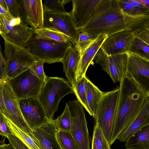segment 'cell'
<instances>
[{
    "label": "cell",
    "instance_id": "obj_1",
    "mask_svg": "<svg viewBox=\"0 0 149 149\" xmlns=\"http://www.w3.org/2000/svg\"><path fill=\"white\" fill-rule=\"evenodd\" d=\"M120 83L111 146L135 119L148 97L134 80L125 74Z\"/></svg>",
    "mask_w": 149,
    "mask_h": 149
},
{
    "label": "cell",
    "instance_id": "obj_2",
    "mask_svg": "<svg viewBox=\"0 0 149 149\" xmlns=\"http://www.w3.org/2000/svg\"><path fill=\"white\" fill-rule=\"evenodd\" d=\"M129 16L121 11L118 0H101L84 28L80 30L92 39L128 30Z\"/></svg>",
    "mask_w": 149,
    "mask_h": 149
},
{
    "label": "cell",
    "instance_id": "obj_3",
    "mask_svg": "<svg viewBox=\"0 0 149 149\" xmlns=\"http://www.w3.org/2000/svg\"><path fill=\"white\" fill-rule=\"evenodd\" d=\"M70 93L75 94L74 89L68 81L62 78L47 77L38 98L48 118L53 119L61 100Z\"/></svg>",
    "mask_w": 149,
    "mask_h": 149
},
{
    "label": "cell",
    "instance_id": "obj_4",
    "mask_svg": "<svg viewBox=\"0 0 149 149\" xmlns=\"http://www.w3.org/2000/svg\"><path fill=\"white\" fill-rule=\"evenodd\" d=\"M72 45L69 41L59 42L39 38L34 33L24 47L35 56L38 61L52 64L61 62Z\"/></svg>",
    "mask_w": 149,
    "mask_h": 149
},
{
    "label": "cell",
    "instance_id": "obj_5",
    "mask_svg": "<svg viewBox=\"0 0 149 149\" xmlns=\"http://www.w3.org/2000/svg\"><path fill=\"white\" fill-rule=\"evenodd\" d=\"M7 79L9 80L30 68L38 61L27 49L4 39Z\"/></svg>",
    "mask_w": 149,
    "mask_h": 149
},
{
    "label": "cell",
    "instance_id": "obj_6",
    "mask_svg": "<svg viewBox=\"0 0 149 149\" xmlns=\"http://www.w3.org/2000/svg\"><path fill=\"white\" fill-rule=\"evenodd\" d=\"M119 91V86H117L104 92L94 118L95 124L102 130L110 146Z\"/></svg>",
    "mask_w": 149,
    "mask_h": 149
},
{
    "label": "cell",
    "instance_id": "obj_7",
    "mask_svg": "<svg viewBox=\"0 0 149 149\" xmlns=\"http://www.w3.org/2000/svg\"><path fill=\"white\" fill-rule=\"evenodd\" d=\"M0 90L6 109V112L3 114L17 127L38 142L23 117L19 106V99L14 93L7 79L0 81Z\"/></svg>",
    "mask_w": 149,
    "mask_h": 149
},
{
    "label": "cell",
    "instance_id": "obj_8",
    "mask_svg": "<svg viewBox=\"0 0 149 149\" xmlns=\"http://www.w3.org/2000/svg\"><path fill=\"white\" fill-rule=\"evenodd\" d=\"M68 103L71 115L70 132L78 149H91L90 136L83 106L75 100H70Z\"/></svg>",
    "mask_w": 149,
    "mask_h": 149
},
{
    "label": "cell",
    "instance_id": "obj_9",
    "mask_svg": "<svg viewBox=\"0 0 149 149\" xmlns=\"http://www.w3.org/2000/svg\"><path fill=\"white\" fill-rule=\"evenodd\" d=\"M8 81L19 99L38 98L45 83L39 79L31 68Z\"/></svg>",
    "mask_w": 149,
    "mask_h": 149
},
{
    "label": "cell",
    "instance_id": "obj_10",
    "mask_svg": "<svg viewBox=\"0 0 149 149\" xmlns=\"http://www.w3.org/2000/svg\"><path fill=\"white\" fill-rule=\"evenodd\" d=\"M21 17L9 19L0 16V33L3 39L24 47L34 34V29Z\"/></svg>",
    "mask_w": 149,
    "mask_h": 149
},
{
    "label": "cell",
    "instance_id": "obj_11",
    "mask_svg": "<svg viewBox=\"0 0 149 149\" xmlns=\"http://www.w3.org/2000/svg\"><path fill=\"white\" fill-rule=\"evenodd\" d=\"M43 27L53 29L62 33L74 46L77 44L80 32L77 27L70 12L44 13Z\"/></svg>",
    "mask_w": 149,
    "mask_h": 149
},
{
    "label": "cell",
    "instance_id": "obj_12",
    "mask_svg": "<svg viewBox=\"0 0 149 149\" xmlns=\"http://www.w3.org/2000/svg\"><path fill=\"white\" fill-rule=\"evenodd\" d=\"M109 75L113 82L120 81L126 74L128 60L127 53L107 55L101 48L93 59Z\"/></svg>",
    "mask_w": 149,
    "mask_h": 149
},
{
    "label": "cell",
    "instance_id": "obj_13",
    "mask_svg": "<svg viewBox=\"0 0 149 149\" xmlns=\"http://www.w3.org/2000/svg\"><path fill=\"white\" fill-rule=\"evenodd\" d=\"M125 74L133 79L139 87L149 96V59L130 52Z\"/></svg>",
    "mask_w": 149,
    "mask_h": 149
},
{
    "label": "cell",
    "instance_id": "obj_14",
    "mask_svg": "<svg viewBox=\"0 0 149 149\" xmlns=\"http://www.w3.org/2000/svg\"><path fill=\"white\" fill-rule=\"evenodd\" d=\"M19 104L24 119L32 130L41 127L48 119L38 98L19 99Z\"/></svg>",
    "mask_w": 149,
    "mask_h": 149
},
{
    "label": "cell",
    "instance_id": "obj_15",
    "mask_svg": "<svg viewBox=\"0 0 149 149\" xmlns=\"http://www.w3.org/2000/svg\"><path fill=\"white\" fill-rule=\"evenodd\" d=\"M22 19L34 30L44 27L43 3L41 0H18Z\"/></svg>",
    "mask_w": 149,
    "mask_h": 149
},
{
    "label": "cell",
    "instance_id": "obj_16",
    "mask_svg": "<svg viewBox=\"0 0 149 149\" xmlns=\"http://www.w3.org/2000/svg\"><path fill=\"white\" fill-rule=\"evenodd\" d=\"M135 35L129 30L117 32L108 37L100 48L108 56L127 53Z\"/></svg>",
    "mask_w": 149,
    "mask_h": 149
},
{
    "label": "cell",
    "instance_id": "obj_17",
    "mask_svg": "<svg viewBox=\"0 0 149 149\" xmlns=\"http://www.w3.org/2000/svg\"><path fill=\"white\" fill-rule=\"evenodd\" d=\"M101 0H72V9L70 12L78 29L80 30L84 27Z\"/></svg>",
    "mask_w": 149,
    "mask_h": 149
},
{
    "label": "cell",
    "instance_id": "obj_18",
    "mask_svg": "<svg viewBox=\"0 0 149 149\" xmlns=\"http://www.w3.org/2000/svg\"><path fill=\"white\" fill-rule=\"evenodd\" d=\"M57 130L55 120L48 118L41 127L32 132L43 149H62L56 138Z\"/></svg>",
    "mask_w": 149,
    "mask_h": 149
},
{
    "label": "cell",
    "instance_id": "obj_19",
    "mask_svg": "<svg viewBox=\"0 0 149 149\" xmlns=\"http://www.w3.org/2000/svg\"><path fill=\"white\" fill-rule=\"evenodd\" d=\"M149 124V99L147 97L136 118L116 139L121 142H126L137 131Z\"/></svg>",
    "mask_w": 149,
    "mask_h": 149
},
{
    "label": "cell",
    "instance_id": "obj_20",
    "mask_svg": "<svg viewBox=\"0 0 149 149\" xmlns=\"http://www.w3.org/2000/svg\"><path fill=\"white\" fill-rule=\"evenodd\" d=\"M80 58L79 51L72 45L69 48L65 58L61 62L63 66V71L74 91L76 86V75Z\"/></svg>",
    "mask_w": 149,
    "mask_h": 149
},
{
    "label": "cell",
    "instance_id": "obj_21",
    "mask_svg": "<svg viewBox=\"0 0 149 149\" xmlns=\"http://www.w3.org/2000/svg\"><path fill=\"white\" fill-rule=\"evenodd\" d=\"M108 37L107 36L104 35L98 37L81 55L76 75L77 81L86 76L88 66Z\"/></svg>",
    "mask_w": 149,
    "mask_h": 149
},
{
    "label": "cell",
    "instance_id": "obj_22",
    "mask_svg": "<svg viewBox=\"0 0 149 149\" xmlns=\"http://www.w3.org/2000/svg\"><path fill=\"white\" fill-rule=\"evenodd\" d=\"M125 146L127 149H149V124L137 131Z\"/></svg>",
    "mask_w": 149,
    "mask_h": 149
},
{
    "label": "cell",
    "instance_id": "obj_23",
    "mask_svg": "<svg viewBox=\"0 0 149 149\" xmlns=\"http://www.w3.org/2000/svg\"><path fill=\"white\" fill-rule=\"evenodd\" d=\"M86 79L87 102L94 118L104 92L101 91L86 77Z\"/></svg>",
    "mask_w": 149,
    "mask_h": 149
},
{
    "label": "cell",
    "instance_id": "obj_24",
    "mask_svg": "<svg viewBox=\"0 0 149 149\" xmlns=\"http://www.w3.org/2000/svg\"><path fill=\"white\" fill-rule=\"evenodd\" d=\"M120 8L125 15L137 17L149 15V10L136 0H118Z\"/></svg>",
    "mask_w": 149,
    "mask_h": 149
},
{
    "label": "cell",
    "instance_id": "obj_25",
    "mask_svg": "<svg viewBox=\"0 0 149 149\" xmlns=\"http://www.w3.org/2000/svg\"><path fill=\"white\" fill-rule=\"evenodd\" d=\"M7 119L8 127L12 134L19 138L30 149H43L38 141L22 131L7 118Z\"/></svg>",
    "mask_w": 149,
    "mask_h": 149
},
{
    "label": "cell",
    "instance_id": "obj_26",
    "mask_svg": "<svg viewBox=\"0 0 149 149\" xmlns=\"http://www.w3.org/2000/svg\"><path fill=\"white\" fill-rule=\"evenodd\" d=\"M34 33L37 37L59 42H66L69 39L62 33L52 29L45 27L34 30Z\"/></svg>",
    "mask_w": 149,
    "mask_h": 149
},
{
    "label": "cell",
    "instance_id": "obj_27",
    "mask_svg": "<svg viewBox=\"0 0 149 149\" xmlns=\"http://www.w3.org/2000/svg\"><path fill=\"white\" fill-rule=\"evenodd\" d=\"M128 52L149 59V45L135 35Z\"/></svg>",
    "mask_w": 149,
    "mask_h": 149
},
{
    "label": "cell",
    "instance_id": "obj_28",
    "mask_svg": "<svg viewBox=\"0 0 149 149\" xmlns=\"http://www.w3.org/2000/svg\"><path fill=\"white\" fill-rule=\"evenodd\" d=\"M86 77H83L77 82L75 95L77 100L82 105L89 114L92 116L91 111L88 107L86 98Z\"/></svg>",
    "mask_w": 149,
    "mask_h": 149
},
{
    "label": "cell",
    "instance_id": "obj_29",
    "mask_svg": "<svg viewBox=\"0 0 149 149\" xmlns=\"http://www.w3.org/2000/svg\"><path fill=\"white\" fill-rule=\"evenodd\" d=\"M91 149H111V146L102 130L95 124L93 131Z\"/></svg>",
    "mask_w": 149,
    "mask_h": 149
},
{
    "label": "cell",
    "instance_id": "obj_30",
    "mask_svg": "<svg viewBox=\"0 0 149 149\" xmlns=\"http://www.w3.org/2000/svg\"><path fill=\"white\" fill-rule=\"evenodd\" d=\"M56 136L62 149H78L70 132L58 130L56 133Z\"/></svg>",
    "mask_w": 149,
    "mask_h": 149
},
{
    "label": "cell",
    "instance_id": "obj_31",
    "mask_svg": "<svg viewBox=\"0 0 149 149\" xmlns=\"http://www.w3.org/2000/svg\"><path fill=\"white\" fill-rule=\"evenodd\" d=\"M68 0H47L43 3L44 13H66L64 6L70 1Z\"/></svg>",
    "mask_w": 149,
    "mask_h": 149
},
{
    "label": "cell",
    "instance_id": "obj_32",
    "mask_svg": "<svg viewBox=\"0 0 149 149\" xmlns=\"http://www.w3.org/2000/svg\"><path fill=\"white\" fill-rule=\"evenodd\" d=\"M55 120L58 130L70 132L71 125V115L67 103L66 104L63 113Z\"/></svg>",
    "mask_w": 149,
    "mask_h": 149
},
{
    "label": "cell",
    "instance_id": "obj_33",
    "mask_svg": "<svg viewBox=\"0 0 149 149\" xmlns=\"http://www.w3.org/2000/svg\"><path fill=\"white\" fill-rule=\"evenodd\" d=\"M80 32L77 44L75 47L79 51L81 56L84 51L93 43L95 39H92L88 34L84 32Z\"/></svg>",
    "mask_w": 149,
    "mask_h": 149
},
{
    "label": "cell",
    "instance_id": "obj_34",
    "mask_svg": "<svg viewBox=\"0 0 149 149\" xmlns=\"http://www.w3.org/2000/svg\"><path fill=\"white\" fill-rule=\"evenodd\" d=\"M5 1L7 5L8 11L12 16L15 18L20 17L18 0H5Z\"/></svg>",
    "mask_w": 149,
    "mask_h": 149
},
{
    "label": "cell",
    "instance_id": "obj_35",
    "mask_svg": "<svg viewBox=\"0 0 149 149\" xmlns=\"http://www.w3.org/2000/svg\"><path fill=\"white\" fill-rule=\"evenodd\" d=\"M42 62L38 61L31 68L34 70L38 77L41 81L45 82L47 77L45 74L43 70V64Z\"/></svg>",
    "mask_w": 149,
    "mask_h": 149
},
{
    "label": "cell",
    "instance_id": "obj_36",
    "mask_svg": "<svg viewBox=\"0 0 149 149\" xmlns=\"http://www.w3.org/2000/svg\"><path fill=\"white\" fill-rule=\"evenodd\" d=\"M12 134L8 127L6 117L0 113V134L7 138L8 136Z\"/></svg>",
    "mask_w": 149,
    "mask_h": 149
},
{
    "label": "cell",
    "instance_id": "obj_37",
    "mask_svg": "<svg viewBox=\"0 0 149 149\" xmlns=\"http://www.w3.org/2000/svg\"><path fill=\"white\" fill-rule=\"evenodd\" d=\"M7 138L10 143L16 149H30L19 138L12 134L9 135Z\"/></svg>",
    "mask_w": 149,
    "mask_h": 149
},
{
    "label": "cell",
    "instance_id": "obj_38",
    "mask_svg": "<svg viewBox=\"0 0 149 149\" xmlns=\"http://www.w3.org/2000/svg\"><path fill=\"white\" fill-rule=\"evenodd\" d=\"M6 63L5 59L3 56L1 47L0 50V81L7 79L6 74Z\"/></svg>",
    "mask_w": 149,
    "mask_h": 149
},
{
    "label": "cell",
    "instance_id": "obj_39",
    "mask_svg": "<svg viewBox=\"0 0 149 149\" xmlns=\"http://www.w3.org/2000/svg\"><path fill=\"white\" fill-rule=\"evenodd\" d=\"M136 35L149 45V31L144 29L138 33Z\"/></svg>",
    "mask_w": 149,
    "mask_h": 149
},
{
    "label": "cell",
    "instance_id": "obj_40",
    "mask_svg": "<svg viewBox=\"0 0 149 149\" xmlns=\"http://www.w3.org/2000/svg\"><path fill=\"white\" fill-rule=\"evenodd\" d=\"M0 16H2L7 19H12L14 18L8 11L0 6Z\"/></svg>",
    "mask_w": 149,
    "mask_h": 149
},
{
    "label": "cell",
    "instance_id": "obj_41",
    "mask_svg": "<svg viewBox=\"0 0 149 149\" xmlns=\"http://www.w3.org/2000/svg\"><path fill=\"white\" fill-rule=\"evenodd\" d=\"M6 112V109L2 92L0 90V113L3 114Z\"/></svg>",
    "mask_w": 149,
    "mask_h": 149
},
{
    "label": "cell",
    "instance_id": "obj_42",
    "mask_svg": "<svg viewBox=\"0 0 149 149\" xmlns=\"http://www.w3.org/2000/svg\"><path fill=\"white\" fill-rule=\"evenodd\" d=\"M0 149H16L10 143L8 144H3L0 146Z\"/></svg>",
    "mask_w": 149,
    "mask_h": 149
},
{
    "label": "cell",
    "instance_id": "obj_43",
    "mask_svg": "<svg viewBox=\"0 0 149 149\" xmlns=\"http://www.w3.org/2000/svg\"><path fill=\"white\" fill-rule=\"evenodd\" d=\"M137 1L145 6L149 10V0H136Z\"/></svg>",
    "mask_w": 149,
    "mask_h": 149
},
{
    "label": "cell",
    "instance_id": "obj_44",
    "mask_svg": "<svg viewBox=\"0 0 149 149\" xmlns=\"http://www.w3.org/2000/svg\"><path fill=\"white\" fill-rule=\"evenodd\" d=\"M0 6L8 11L7 5L5 0H0Z\"/></svg>",
    "mask_w": 149,
    "mask_h": 149
},
{
    "label": "cell",
    "instance_id": "obj_45",
    "mask_svg": "<svg viewBox=\"0 0 149 149\" xmlns=\"http://www.w3.org/2000/svg\"><path fill=\"white\" fill-rule=\"evenodd\" d=\"M148 99H149V96H148Z\"/></svg>",
    "mask_w": 149,
    "mask_h": 149
}]
</instances>
